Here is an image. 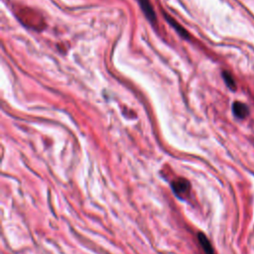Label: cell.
Masks as SVG:
<instances>
[{
    "label": "cell",
    "instance_id": "cell-1",
    "mask_svg": "<svg viewBox=\"0 0 254 254\" xmlns=\"http://www.w3.org/2000/svg\"><path fill=\"white\" fill-rule=\"evenodd\" d=\"M171 188L175 195L181 199H185L190 190V184L185 178H177L171 184Z\"/></svg>",
    "mask_w": 254,
    "mask_h": 254
},
{
    "label": "cell",
    "instance_id": "cell-2",
    "mask_svg": "<svg viewBox=\"0 0 254 254\" xmlns=\"http://www.w3.org/2000/svg\"><path fill=\"white\" fill-rule=\"evenodd\" d=\"M232 111H233V114L239 119H243L247 117L249 114V108L247 107V105L239 101H235L233 103Z\"/></svg>",
    "mask_w": 254,
    "mask_h": 254
},
{
    "label": "cell",
    "instance_id": "cell-3",
    "mask_svg": "<svg viewBox=\"0 0 254 254\" xmlns=\"http://www.w3.org/2000/svg\"><path fill=\"white\" fill-rule=\"evenodd\" d=\"M138 1H139V4L141 6V9H142L143 13L149 19V21L150 22H155L156 14H155V11H154L150 1L149 0H138Z\"/></svg>",
    "mask_w": 254,
    "mask_h": 254
},
{
    "label": "cell",
    "instance_id": "cell-4",
    "mask_svg": "<svg viewBox=\"0 0 254 254\" xmlns=\"http://www.w3.org/2000/svg\"><path fill=\"white\" fill-rule=\"evenodd\" d=\"M196 236H197V241H198L201 249L203 250L204 254H215L208 238L202 232H198Z\"/></svg>",
    "mask_w": 254,
    "mask_h": 254
},
{
    "label": "cell",
    "instance_id": "cell-5",
    "mask_svg": "<svg viewBox=\"0 0 254 254\" xmlns=\"http://www.w3.org/2000/svg\"><path fill=\"white\" fill-rule=\"evenodd\" d=\"M165 17H166V19H168V22L174 27V29H176V31L179 33V35H181L183 38H186V39L188 38V33H187V31L182 26H180L174 19H172L168 15L165 14Z\"/></svg>",
    "mask_w": 254,
    "mask_h": 254
},
{
    "label": "cell",
    "instance_id": "cell-6",
    "mask_svg": "<svg viewBox=\"0 0 254 254\" xmlns=\"http://www.w3.org/2000/svg\"><path fill=\"white\" fill-rule=\"evenodd\" d=\"M222 77L226 83V85L231 89V90H235L236 89V83H235V80L233 78V76L231 75L230 72L228 71H223L222 72Z\"/></svg>",
    "mask_w": 254,
    "mask_h": 254
}]
</instances>
